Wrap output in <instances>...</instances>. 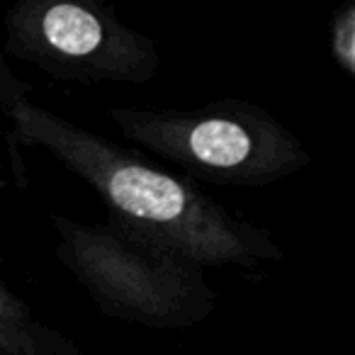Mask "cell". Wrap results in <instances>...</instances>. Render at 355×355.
<instances>
[{
	"instance_id": "2",
	"label": "cell",
	"mask_w": 355,
	"mask_h": 355,
	"mask_svg": "<svg viewBox=\"0 0 355 355\" xmlns=\"http://www.w3.org/2000/svg\"><path fill=\"white\" fill-rule=\"evenodd\" d=\"M59 256L100 309L127 324L173 331L202 324L219 295L202 266L175 256L119 224L54 217Z\"/></svg>"
},
{
	"instance_id": "5",
	"label": "cell",
	"mask_w": 355,
	"mask_h": 355,
	"mask_svg": "<svg viewBox=\"0 0 355 355\" xmlns=\"http://www.w3.org/2000/svg\"><path fill=\"white\" fill-rule=\"evenodd\" d=\"M42 353H76V348L59 334L42 329L20 297L12 295L0 277V355Z\"/></svg>"
},
{
	"instance_id": "3",
	"label": "cell",
	"mask_w": 355,
	"mask_h": 355,
	"mask_svg": "<svg viewBox=\"0 0 355 355\" xmlns=\"http://www.w3.org/2000/svg\"><path fill=\"white\" fill-rule=\"evenodd\" d=\"M110 119L146 151L219 185H270L311 163L304 144L261 105L217 100L195 110L114 107Z\"/></svg>"
},
{
	"instance_id": "6",
	"label": "cell",
	"mask_w": 355,
	"mask_h": 355,
	"mask_svg": "<svg viewBox=\"0 0 355 355\" xmlns=\"http://www.w3.org/2000/svg\"><path fill=\"white\" fill-rule=\"evenodd\" d=\"M331 49L340 69L355 78V3L336 12L331 25Z\"/></svg>"
},
{
	"instance_id": "1",
	"label": "cell",
	"mask_w": 355,
	"mask_h": 355,
	"mask_svg": "<svg viewBox=\"0 0 355 355\" xmlns=\"http://www.w3.org/2000/svg\"><path fill=\"white\" fill-rule=\"evenodd\" d=\"M17 137L40 146L88 183L114 224L202 268H258L282 261L272 236L200 193L188 180L148 166L112 141L17 98Z\"/></svg>"
},
{
	"instance_id": "4",
	"label": "cell",
	"mask_w": 355,
	"mask_h": 355,
	"mask_svg": "<svg viewBox=\"0 0 355 355\" xmlns=\"http://www.w3.org/2000/svg\"><path fill=\"white\" fill-rule=\"evenodd\" d=\"M17 49L64 78L148 83L161 69L153 40L124 25L100 0H20Z\"/></svg>"
}]
</instances>
